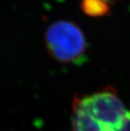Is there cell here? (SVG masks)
Returning a JSON list of instances; mask_svg holds the SVG:
<instances>
[{"instance_id":"cell-3","label":"cell","mask_w":130,"mask_h":131,"mask_svg":"<svg viewBox=\"0 0 130 131\" xmlns=\"http://www.w3.org/2000/svg\"><path fill=\"white\" fill-rule=\"evenodd\" d=\"M81 9L85 14L91 17H100L106 16L110 8L103 0H81Z\"/></svg>"},{"instance_id":"cell-1","label":"cell","mask_w":130,"mask_h":131,"mask_svg":"<svg viewBox=\"0 0 130 131\" xmlns=\"http://www.w3.org/2000/svg\"><path fill=\"white\" fill-rule=\"evenodd\" d=\"M72 131H130V109L113 87L75 95Z\"/></svg>"},{"instance_id":"cell-4","label":"cell","mask_w":130,"mask_h":131,"mask_svg":"<svg viewBox=\"0 0 130 131\" xmlns=\"http://www.w3.org/2000/svg\"><path fill=\"white\" fill-rule=\"evenodd\" d=\"M103 1H105L106 3H108V2H111L112 0H103Z\"/></svg>"},{"instance_id":"cell-2","label":"cell","mask_w":130,"mask_h":131,"mask_svg":"<svg viewBox=\"0 0 130 131\" xmlns=\"http://www.w3.org/2000/svg\"><path fill=\"white\" fill-rule=\"evenodd\" d=\"M45 43L49 54L56 61L81 65L87 61L85 35L70 20H58L50 25L45 33Z\"/></svg>"}]
</instances>
